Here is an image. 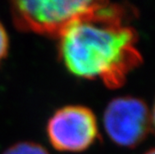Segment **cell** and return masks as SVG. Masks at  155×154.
<instances>
[{
    "label": "cell",
    "instance_id": "cell-7",
    "mask_svg": "<svg viewBox=\"0 0 155 154\" xmlns=\"http://www.w3.org/2000/svg\"><path fill=\"white\" fill-rule=\"evenodd\" d=\"M150 115H151V123H152L155 127V102H154V105H153L152 112H150Z\"/></svg>",
    "mask_w": 155,
    "mask_h": 154
},
{
    "label": "cell",
    "instance_id": "cell-1",
    "mask_svg": "<svg viewBox=\"0 0 155 154\" xmlns=\"http://www.w3.org/2000/svg\"><path fill=\"white\" fill-rule=\"evenodd\" d=\"M59 37V57L73 75L101 80L107 87L123 85L142 61L137 35L124 20L86 19L66 28Z\"/></svg>",
    "mask_w": 155,
    "mask_h": 154
},
{
    "label": "cell",
    "instance_id": "cell-8",
    "mask_svg": "<svg viewBox=\"0 0 155 154\" xmlns=\"http://www.w3.org/2000/svg\"><path fill=\"white\" fill-rule=\"evenodd\" d=\"M145 154H155V148L154 149H151L149 150V151H147Z\"/></svg>",
    "mask_w": 155,
    "mask_h": 154
},
{
    "label": "cell",
    "instance_id": "cell-3",
    "mask_svg": "<svg viewBox=\"0 0 155 154\" xmlns=\"http://www.w3.org/2000/svg\"><path fill=\"white\" fill-rule=\"evenodd\" d=\"M46 133L49 142L58 151H84L98 136L97 119L87 107L66 105L52 114L46 125Z\"/></svg>",
    "mask_w": 155,
    "mask_h": 154
},
{
    "label": "cell",
    "instance_id": "cell-5",
    "mask_svg": "<svg viewBox=\"0 0 155 154\" xmlns=\"http://www.w3.org/2000/svg\"><path fill=\"white\" fill-rule=\"evenodd\" d=\"M3 154H49V152L39 143L24 141L13 144Z\"/></svg>",
    "mask_w": 155,
    "mask_h": 154
},
{
    "label": "cell",
    "instance_id": "cell-4",
    "mask_svg": "<svg viewBox=\"0 0 155 154\" xmlns=\"http://www.w3.org/2000/svg\"><path fill=\"white\" fill-rule=\"evenodd\" d=\"M107 135L120 146L133 147L149 132L151 115L146 103L131 96L115 98L108 103L103 115Z\"/></svg>",
    "mask_w": 155,
    "mask_h": 154
},
{
    "label": "cell",
    "instance_id": "cell-2",
    "mask_svg": "<svg viewBox=\"0 0 155 154\" xmlns=\"http://www.w3.org/2000/svg\"><path fill=\"white\" fill-rule=\"evenodd\" d=\"M12 18L23 31L59 36L77 21L86 19L124 20L125 10L106 1L30 0L11 3Z\"/></svg>",
    "mask_w": 155,
    "mask_h": 154
},
{
    "label": "cell",
    "instance_id": "cell-6",
    "mask_svg": "<svg viewBox=\"0 0 155 154\" xmlns=\"http://www.w3.org/2000/svg\"><path fill=\"white\" fill-rule=\"evenodd\" d=\"M9 49V37L4 26L0 22V61L8 53Z\"/></svg>",
    "mask_w": 155,
    "mask_h": 154
}]
</instances>
